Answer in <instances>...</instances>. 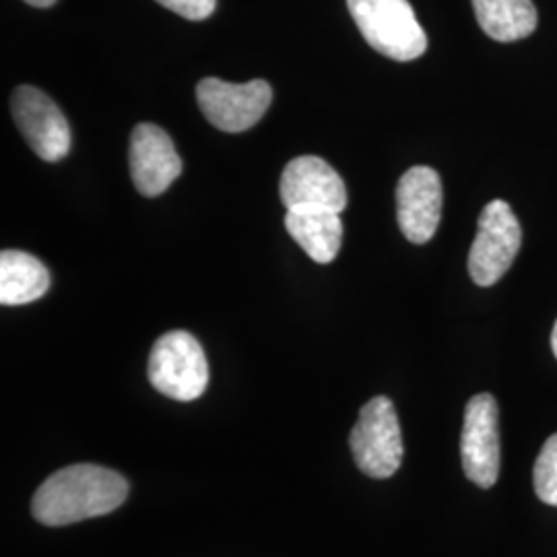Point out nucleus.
<instances>
[{"label": "nucleus", "instance_id": "1", "mask_svg": "<svg viewBox=\"0 0 557 557\" xmlns=\"http://www.w3.org/2000/svg\"><path fill=\"white\" fill-rule=\"evenodd\" d=\"M128 496V483L100 465H73L52 473L32 499V515L46 527H66L103 517Z\"/></svg>", "mask_w": 557, "mask_h": 557}, {"label": "nucleus", "instance_id": "2", "mask_svg": "<svg viewBox=\"0 0 557 557\" xmlns=\"http://www.w3.org/2000/svg\"><path fill=\"white\" fill-rule=\"evenodd\" d=\"M363 40L386 59L409 62L428 50V36L409 0H347Z\"/></svg>", "mask_w": 557, "mask_h": 557}, {"label": "nucleus", "instance_id": "3", "mask_svg": "<svg viewBox=\"0 0 557 557\" xmlns=\"http://www.w3.org/2000/svg\"><path fill=\"white\" fill-rule=\"evenodd\" d=\"M147 376L161 395L188 403L207 391L209 363L197 338L186 331H172L156 341Z\"/></svg>", "mask_w": 557, "mask_h": 557}, {"label": "nucleus", "instance_id": "4", "mask_svg": "<svg viewBox=\"0 0 557 557\" xmlns=\"http://www.w3.org/2000/svg\"><path fill=\"white\" fill-rule=\"evenodd\" d=\"M349 446L359 471L368 478H393L403 462L405 444L397 409L388 397H374L359 411Z\"/></svg>", "mask_w": 557, "mask_h": 557}, {"label": "nucleus", "instance_id": "5", "mask_svg": "<svg viewBox=\"0 0 557 557\" xmlns=\"http://www.w3.org/2000/svg\"><path fill=\"white\" fill-rule=\"evenodd\" d=\"M522 246V227L506 200H492L481 211L478 236L469 252V275L490 287L508 273Z\"/></svg>", "mask_w": 557, "mask_h": 557}, {"label": "nucleus", "instance_id": "6", "mask_svg": "<svg viewBox=\"0 0 557 557\" xmlns=\"http://www.w3.org/2000/svg\"><path fill=\"white\" fill-rule=\"evenodd\" d=\"M197 101L202 116L223 133H244L259 122L273 101V89L267 81L227 83V81H200Z\"/></svg>", "mask_w": 557, "mask_h": 557}, {"label": "nucleus", "instance_id": "7", "mask_svg": "<svg viewBox=\"0 0 557 557\" xmlns=\"http://www.w3.org/2000/svg\"><path fill=\"white\" fill-rule=\"evenodd\" d=\"M460 458L469 481L481 490H490L499 478V411L494 395L481 393L467 403L462 434H460Z\"/></svg>", "mask_w": 557, "mask_h": 557}, {"label": "nucleus", "instance_id": "8", "mask_svg": "<svg viewBox=\"0 0 557 557\" xmlns=\"http://www.w3.org/2000/svg\"><path fill=\"white\" fill-rule=\"evenodd\" d=\"M11 112L21 135L44 161H59L71 151V126L59 106L44 91L21 85L13 91Z\"/></svg>", "mask_w": 557, "mask_h": 557}, {"label": "nucleus", "instance_id": "9", "mask_svg": "<svg viewBox=\"0 0 557 557\" xmlns=\"http://www.w3.org/2000/svg\"><path fill=\"white\" fill-rule=\"evenodd\" d=\"M278 195L287 209H329L341 213L347 207L345 182L331 163L317 156H301L285 165Z\"/></svg>", "mask_w": 557, "mask_h": 557}, {"label": "nucleus", "instance_id": "10", "mask_svg": "<svg viewBox=\"0 0 557 557\" xmlns=\"http://www.w3.org/2000/svg\"><path fill=\"white\" fill-rule=\"evenodd\" d=\"M442 218V180L428 165L407 170L397 186V220L403 236L428 244L438 232Z\"/></svg>", "mask_w": 557, "mask_h": 557}, {"label": "nucleus", "instance_id": "11", "mask_svg": "<svg viewBox=\"0 0 557 557\" xmlns=\"http://www.w3.org/2000/svg\"><path fill=\"white\" fill-rule=\"evenodd\" d=\"M128 163L135 188L143 197H160L182 174V161L168 133L149 122L131 135Z\"/></svg>", "mask_w": 557, "mask_h": 557}, {"label": "nucleus", "instance_id": "12", "mask_svg": "<svg viewBox=\"0 0 557 557\" xmlns=\"http://www.w3.org/2000/svg\"><path fill=\"white\" fill-rule=\"evenodd\" d=\"M285 230L319 264L337 259L343 238L341 213L329 209H287Z\"/></svg>", "mask_w": 557, "mask_h": 557}, {"label": "nucleus", "instance_id": "13", "mask_svg": "<svg viewBox=\"0 0 557 557\" xmlns=\"http://www.w3.org/2000/svg\"><path fill=\"white\" fill-rule=\"evenodd\" d=\"M50 273L40 260L21 250H2L0 255V304L23 306L46 296Z\"/></svg>", "mask_w": 557, "mask_h": 557}, {"label": "nucleus", "instance_id": "14", "mask_svg": "<svg viewBox=\"0 0 557 557\" xmlns=\"http://www.w3.org/2000/svg\"><path fill=\"white\" fill-rule=\"evenodd\" d=\"M481 29L496 41H518L537 29L533 0H473Z\"/></svg>", "mask_w": 557, "mask_h": 557}, {"label": "nucleus", "instance_id": "15", "mask_svg": "<svg viewBox=\"0 0 557 557\" xmlns=\"http://www.w3.org/2000/svg\"><path fill=\"white\" fill-rule=\"evenodd\" d=\"M533 483L537 498L557 508V434L547 440L539 453Z\"/></svg>", "mask_w": 557, "mask_h": 557}, {"label": "nucleus", "instance_id": "16", "mask_svg": "<svg viewBox=\"0 0 557 557\" xmlns=\"http://www.w3.org/2000/svg\"><path fill=\"white\" fill-rule=\"evenodd\" d=\"M161 7L178 13L180 17L202 21L213 15L218 0H158Z\"/></svg>", "mask_w": 557, "mask_h": 557}, {"label": "nucleus", "instance_id": "17", "mask_svg": "<svg viewBox=\"0 0 557 557\" xmlns=\"http://www.w3.org/2000/svg\"><path fill=\"white\" fill-rule=\"evenodd\" d=\"M27 4H32V7H38V9H48V7H52L57 0H25Z\"/></svg>", "mask_w": 557, "mask_h": 557}, {"label": "nucleus", "instance_id": "18", "mask_svg": "<svg viewBox=\"0 0 557 557\" xmlns=\"http://www.w3.org/2000/svg\"><path fill=\"white\" fill-rule=\"evenodd\" d=\"M552 349H554V354H556L557 358V320L556 326H554V333H552Z\"/></svg>", "mask_w": 557, "mask_h": 557}]
</instances>
